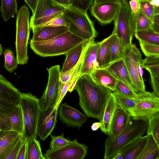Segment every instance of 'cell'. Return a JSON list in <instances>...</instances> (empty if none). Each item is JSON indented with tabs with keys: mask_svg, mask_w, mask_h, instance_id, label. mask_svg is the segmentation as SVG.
I'll use <instances>...</instances> for the list:
<instances>
[{
	"mask_svg": "<svg viewBox=\"0 0 159 159\" xmlns=\"http://www.w3.org/2000/svg\"><path fill=\"white\" fill-rule=\"evenodd\" d=\"M74 90L78 93L79 104L86 116L99 120L112 91L96 82L90 75L87 74L79 77Z\"/></svg>",
	"mask_w": 159,
	"mask_h": 159,
	"instance_id": "6da1fadb",
	"label": "cell"
},
{
	"mask_svg": "<svg viewBox=\"0 0 159 159\" xmlns=\"http://www.w3.org/2000/svg\"><path fill=\"white\" fill-rule=\"evenodd\" d=\"M87 41L69 30L49 40H30L29 43L30 48L36 54L46 57L65 55L74 48Z\"/></svg>",
	"mask_w": 159,
	"mask_h": 159,
	"instance_id": "7a4b0ae2",
	"label": "cell"
},
{
	"mask_svg": "<svg viewBox=\"0 0 159 159\" xmlns=\"http://www.w3.org/2000/svg\"><path fill=\"white\" fill-rule=\"evenodd\" d=\"M147 120L130 117L125 129L113 139L108 136L105 141L104 159H112L123 147L136 138L142 136L146 132Z\"/></svg>",
	"mask_w": 159,
	"mask_h": 159,
	"instance_id": "3957f363",
	"label": "cell"
},
{
	"mask_svg": "<svg viewBox=\"0 0 159 159\" xmlns=\"http://www.w3.org/2000/svg\"><path fill=\"white\" fill-rule=\"evenodd\" d=\"M63 14L66 26L73 34L86 40L97 36L98 33L87 12L65 7Z\"/></svg>",
	"mask_w": 159,
	"mask_h": 159,
	"instance_id": "277c9868",
	"label": "cell"
},
{
	"mask_svg": "<svg viewBox=\"0 0 159 159\" xmlns=\"http://www.w3.org/2000/svg\"><path fill=\"white\" fill-rule=\"evenodd\" d=\"M19 104L23 118V136L26 139L36 138L38 121L41 110L39 99L31 93L20 92Z\"/></svg>",
	"mask_w": 159,
	"mask_h": 159,
	"instance_id": "5b68a950",
	"label": "cell"
},
{
	"mask_svg": "<svg viewBox=\"0 0 159 159\" xmlns=\"http://www.w3.org/2000/svg\"><path fill=\"white\" fill-rule=\"evenodd\" d=\"M16 18L15 42L16 59L18 64L28 63V44L30 30L29 22L30 11L24 5L18 11Z\"/></svg>",
	"mask_w": 159,
	"mask_h": 159,
	"instance_id": "8992f818",
	"label": "cell"
},
{
	"mask_svg": "<svg viewBox=\"0 0 159 159\" xmlns=\"http://www.w3.org/2000/svg\"><path fill=\"white\" fill-rule=\"evenodd\" d=\"M131 12L127 1L120 3V7L114 20L113 32L119 39L122 46L127 48L132 43L134 33L131 23Z\"/></svg>",
	"mask_w": 159,
	"mask_h": 159,
	"instance_id": "52a82bcc",
	"label": "cell"
},
{
	"mask_svg": "<svg viewBox=\"0 0 159 159\" xmlns=\"http://www.w3.org/2000/svg\"><path fill=\"white\" fill-rule=\"evenodd\" d=\"M65 8L53 0H38L30 19V29L43 25L54 19L63 14Z\"/></svg>",
	"mask_w": 159,
	"mask_h": 159,
	"instance_id": "ba28073f",
	"label": "cell"
},
{
	"mask_svg": "<svg viewBox=\"0 0 159 159\" xmlns=\"http://www.w3.org/2000/svg\"><path fill=\"white\" fill-rule=\"evenodd\" d=\"M47 70L48 73L46 87L40 99L39 104L41 110L55 107L59 98L63 83L60 79V67L59 65L53 66Z\"/></svg>",
	"mask_w": 159,
	"mask_h": 159,
	"instance_id": "9c48e42d",
	"label": "cell"
},
{
	"mask_svg": "<svg viewBox=\"0 0 159 159\" xmlns=\"http://www.w3.org/2000/svg\"><path fill=\"white\" fill-rule=\"evenodd\" d=\"M135 107L128 111L130 117L147 120L159 111V98L153 92L139 94L134 98Z\"/></svg>",
	"mask_w": 159,
	"mask_h": 159,
	"instance_id": "30bf717a",
	"label": "cell"
},
{
	"mask_svg": "<svg viewBox=\"0 0 159 159\" xmlns=\"http://www.w3.org/2000/svg\"><path fill=\"white\" fill-rule=\"evenodd\" d=\"M88 148L86 145L75 139L62 147L48 149L43 155L47 159H83L87 154Z\"/></svg>",
	"mask_w": 159,
	"mask_h": 159,
	"instance_id": "8fae6325",
	"label": "cell"
},
{
	"mask_svg": "<svg viewBox=\"0 0 159 159\" xmlns=\"http://www.w3.org/2000/svg\"><path fill=\"white\" fill-rule=\"evenodd\" d=\"M122 58L127 66L134 87V92L138 94L145 92V85L141 82L138 71L137 64L138 62L142 59V54L135 44L132 43L126 49Z\"/></svg>",
	"mask_w": 159,
	"mask_h": 159,
	"instance_id": "7c38bea8",
	"label": "cell"
},
{
	"mask_svg": "<svg viewBox=\"0 0 159 159\" xmlns=\"http://www.w3.org/2000/svg\"><path fill=\"white\" fill-rule=\"evenodd\" d=\"M58 110L55 107L41 110L37 126V136L40 140H45L53 130L57 123Z\"/></svg>",
	"mask_w": 159,
	"mask_h": 159,
	"instance_id": "4fadbf2b",
	"label": "cell"
},
{
	"mask_svg": "<svg viewBox=\"0 0 159 159\" xmlns=\"http://www.w3.org/2000/svg\"><path fill=\"white\" fill-rule=\"evenodd\" d=\"M120 7V3L105 2L93 4L90 11L100 25H105L114 20Z\"/></svg>",
	"mask_w": 159,
	"mask_h": 159,
	"instance_id": "5bb4252c",
	"label": "cell"
},
{
	"mask_svg": "<svg viewBox=\"0 0 159 159\" xmlns=\"http://www.w3.org/2000/svg\"><path fill=\"white\" fill-rule=\"evenodd\" d=\"M59 107V119L68 126L80 129L87 121L85 115L66 103L61 104Z\"/></svg>",
	"mask_w": 159,
	"mask_h": 159,
	"instance_id": "9a60e30c",
	"label": "cell"
},
{
	"mask_svg": "<svg viewBox=\"0 0 159 159\" xmlns=\"http://www.w3.org/2000/svg\"><path fill=\"white\" fill-rule=\"evenodd\" d=\"M102 42L94 41L86 50L79 70V77L84 74L90 75L93 69L97 68L96 61L98 53Z\"/></svg>",
	"mask_w": 159,
	"mask_h": 159,
	"instance_id": "2e32d148",
	"label": "cell"
},
{
	"mask_svg": "<svg viewBox=\"0 0 159 159\" xmlns=\"http://www.w3.org/2000/svg\"><path fill=\"white\" fill-rule=\"evenodd\" d=\"M32 30L33 35L30 40L33 41L49 40L69 30L68 28L66 26H40Z\"/></svg>",
	"mask_w": 159,
	"mask_h": 159,
	"instance_id": "e0dca14e",
	"label": "cell"
},
{
	"mask_svg": "<svg viewBox=\"0 0 159 159\" xmlns=\"http://www.w3.org/2000/svg\"><path fill=\"white\" fill-rule=\"evenodd\" d=\"M130 118L127 111L118 106L112 119L108 136L112 139L120 134L126 127Z\"/></svg>",
	"mask_w": 159,
	"mask_h": 159,
	"instance_id": "ac0fdd59",
	"label": "cell"
},
{
	"mask_svg": "<svg viewBox=\"0 0 159 159\" xmlns=\"http://www.w3.org/2000/svg\"><path fill=\"white\" fill-rule=\"evenodd\" d=\"M104 68L110 72L117 80L125 83L134 92V87L127 66L122 58Z\"/></svg>",
	"mask_w": 159,
	"mask_h": 159,
	"instance_id": "d6986e66",
	"label": "cell"
},
{
	"mask_svg": "<svg viewBox=\"0 0 159 159\" xmlns=\"http://www.w3.org/2000/svg\"><path fill=\"white\" fill-rule=\"evenodd\" d=\"M20 93L17 88L0 74V101L19 105Z\"/></svg>",
	"mask_w": 159,
	"mask_h": 159,
	"instance_id": "ffe728a7",
	"label": "cell"
},
{
	"mask_svg": "<svg viewBox=\"0 0 159 159\" xmlns=\"http://www.w3.org/2000/svg\"><path fill=\"white\" fill-rule=\"evenodd\" d=\"M94 40V39L88 40L71 50L66 56L61 72H64L73 68L77 64L89 46Z\"/></svg>",
	"mask_w": 159,
	"mask_h": 159,
	"instance_id": "44dd1931",
	"label": "cell"
},
{
	"mask_svg": "<svg viewBox=\"0 0 159 159\" xmlns=\"http://www.w3.org/2000/svg\"><path fill=\"white\" fill-rule=\"evenodd\" d=\"M147 138V135L139 137L123 147L119 152L123 156V159H137L142 152Z\"/></svg>",
	"mask_w": 159,
	"mask_h": 159,
	"instance_id": "7402d4cb",
	"label": "cell"
},
{
	"mask_svg": "<svg viewBox=\"0 0 159 159\" xmlns=\"http://www.w3.org/2000/svg\"><path fill=\"white\" fill-rule=\"evenodd\" d=\"M118 106L112 92L110 94L103 111L102 115L99 120L101 125V132L106 135L109 134L111 123L116 108Z\"/></svg>",
	"mask_w": 159,
	"mask_h": 159,
	"instance_id": "603a6c76",
	"label": "cell"
},
{
	"mask_svg": "<svg viewBox=\"0 0 159 159\" xmlns=\"http://www.w3.org/2000/svg\"><path fill=\"white\" fill-rule=\"evenodd\" d=\"M90 75L96 82L114 91L117 80L105 68L94 69Z\"/></svg>",
	"mask_w": 159,
	"mask_h": 159,
	"instance_id": "cb8c5ba5",
	"label": "cell"
},
{
	"mask_svg": "<svg viewBox=\"0 0 159 159\" xmlns=\"http://www.w3.org/2000/svg\"><path fill=\"white\" fill-rule=\"evenodd\" d=\"M115 35L114 33L112 32L109 37L102 40L98 53L96 61L97 68H104L109 64L110 50Z\"/></svg>",
	"mask_w": 159,
	"mask_h": 159,
	"instance_id": "d4e9b609",
	"label": "cell"
},
{
	"mask_svg": "<svg viewBox=\"0 0 159 159\" xmlns=\"http://www.w3.org/2000/svg\"><path fill=\"white\" fill-rule=\"evenodd\" d=\"M8 120L11 130L15 131L23 136L24 125L22 112L20 104L17 105L15 110L11 113L0 115Z\"/></svg>",
	"mask_w": 159,
	"mask_h": 159,
	"instance_id": "484cf974",
	"label": "cell"
},
{
	"mask_svg": "<svg viewBox=\"0 0 159 159\" xmlns=\"http://www.w3.org/2000/svg\"><path fill=\"white\" fill-rule=\"evenodd\" d=\"M147 136L146 144L137 159H159V146L152 135Z\"/></svg>",
	"mask_w": 159,
	"mask_h": 159,
	"instance_id": "4316f807",
	"label": "cell"
},
{
	"mask_svg": "<svg viewBox=\"0 0 159 159\" xmlns=\"http://www.w3.org/2000/svg\"><path fill=\"white\" fill-rule=\"evenodd\" d=\"M131 23L134 34L138 31L150 30L151 21L140 8L136 13H131Z\"/></svg>",
	"mask_w": 159,
	"mask_h": 159,
	"instance_id": "83f0119b",
	"label": "cell"
},
{
	"mask_svg": "<svg viewBox=\"0 0 159 159\" xmlns=\"http://www.w3.org/2000/svg\"><path fill=\"white\" fill-rule=\"evenodd\" d=\"M17 9L16 0H1L0 11L4 21H8L14 17L17 13Z\"/></svg>",
	"mask_w": 159,
	"mask_h": 159,
	"instance_id": "f1b7e54d",
	"label": "cell"
},
{
	"mask_svg": "<svg viewBox=\"0 0 159 159\" xmlns=\"http://www.w3.org/2000/svg\"><path fill=\"white\" fill-rule=\"evenodd\" d=\"M26 139V159H46L42 153L39 141L35 138Z\"/></svg>",
	"mask_w": 159,
	"mask_h": 159,
	"instance_id": "f546056e",
	"label": "cell"
},
{
	"mask_svg": "<svg viewBox=\"0 0 159 159\" xmlns=\"http://www.w3.org/2000/svg\"><path fill=\"white\" fill-rule=\"evenodd\" d=\"M126 49L122 46L119 39L115 34L110 50L109 64L122 58L125 54Z\"/></svg>",
	"mask_w": 159,
	"mask_h": 159,
	"instance_id": "4dcf8cb0",
	"label": "cell"
},
{
	"mask_svg": "<svg viewBox=\"0 0 159 159\" xmlns=\"http://www.w3.org/2000/svg\"><path fill=\"white\" fill-rule=\"evenodd\" d=\"M134 35L139 41L159 45V34L151 30L138 31Z\"/></svg>",
	"mask_w": 159,
	"mask_h": 159,
	"instance_id": "1f68e13d",
	"label": "cell"
},
{
	"mask_svg": "<svg viewBox=\"0 0 159 159\" xmlns=\"http://www.w3.org/2000/svg\"><path fill=\"white\" fill-rule=\"evenodd\" d=\"M147 121V135H152L159 146V111L149 118Z\"/></svg>",
	"mask_w": 159,
	"mask_h": 159,
	"instance_id": "d6a6232c",
	"label": "cell"
},
{
	"mask_svg": "<svg viewBox=\"0 0 159 159\" xmlns=\"http://www.w3.org/2000/svg\"><path fill=\"white\" fill-rule=\"evenodd\" d=\"M142 65L150 74L159 75V57H146L142 59Z\"/></svg>",
	"mask_w": 159,
	"mask_h": 159,
	"instance_id": "836d02e7",
	"label": "cell"
},
{
	"mask_svg": "<svg viewBox=\"0 0 159 159\" xmlns=\"http://www.w3.org/2000/svg\"><path fill=\"white\" fill-rule=\"evenodd\" d=\"M118 106L127 111L133 109L135 106L134 98L112 92Z\"/></svg>",
	"mask_w": 159,
	"mask_h": 159,
	"instance_id": "e575fe53",
	"label": "cell"
},
{
	"mask_svg": "<svg viewBox=\"0 0 159 159\" xmlns=\"http://www.w3.org/2000/svg\"><path fill=\"white\" fill-rule=\"evenodd\" d=\"M4 58V67L9 73L13 72L17 68L18 63L13 52L6 48L3 52Z\"/></svg>",
	"mask_w": 159,
	"mask_h": 159,
	"instance_id": "d590c367",
	"label": "cell"
},
{
	"mask_svg": "<svg viewBox=\"0 0 159 159\" xmlns=\"http://www.w3.org/2000/svg\"><path fill=\"white\" fill-rule=\"evenodd\" d=\"M20 135H21L12 130H1L0 131V148L9 144Z\"/></svg>",
	"mask_w": 159,
	"mask_h": 159,
	"instance_id": "8d00e7d4",
	"label": "cell"
},
{
	"mask_svg": "<svg viewBox=\"0 0 159 159\" xmlns=\"http://www.w3.org/2000/svg\"><path fill=\"white\" fill-rule=\"evenodd\" d=\"M113 92L133 98L137 97L139 94L135 92L127 84L118 80H117L114 90Z\"/></svg>",
	"mask_w": 159,
	"mask_h": 159,
	"instance_id": "74e56055",
	"label": "cell"
},
{
	"mask_svg": "<svg viewBox=\"0 0 159 159\" xmlns=\"http://www.w3.org/2000/svg\"><path fill=\"white\" fill-rule=\"evenodd\" d=\"M140 8L143 13L151 21L154 15L159 13V9L151 4L149 0H139Z\"/></svg>",
	"mask_w": 159,
	"mask_h": 159,
	"instance_id": "f35d334b",
	"label": "cell"
},
{
	"mask_svg": "<svg viewBox=\"0 0 159 159\" xmlns=\"http://www.w3.org/2000/svg\"><path fill=\"white\" fill-rule=\"evenodd\" d=\"M141 50L146 57H159V45L139 41Z\"/></svg>",
	"mask_w": 159,
	"mask_h": 159,
	"instance_id": "ab89813d",
	"label": "cell"
},
{
	"mask_svg": "<svg viewBox=\"0 0 159 159\" xmlns=\"http://www.w3.org/2000/svg\"><path fill=\"white\" fill-rule=\"evenodd\" d=\"M51 140L50 148L55 149L61 148L71 143L72 141L64 137V134L58 136L50 135Z\"/></svg>",
	"mask_w": 159,
	"mask_h": 159,
	"instance_id": "60d3db41",
	"label": "cell"
},
{
	"mask_svg": "<svg viewBox=\"0 0 159 159\" xmlns=\"http://www.w3.org/2000/svg\"><path fill=\"white\" fill-rule=\"evenodd\" d=\"M93 0H71L70 7L87 12Z\"/></svg>",
	"mask_w": 159,
	"mask_h": 159,
	"instance_id": "b9f144b4",
	"label": "cell"
},
{
	"mask_svg": "<svg viewBox=\"0 0 159 159\" xmlns=\"http://www.w3.org/2000/svg\"><path fill=\"white\" fill-rule=\"evenodd\" d=\"M23 135H20L8 145L0 148V159H6Z\"/></svg>",
	"mask_w": 159,
	"mask_h": 159,
	"instance_id": "7bdbcfd3",
	"label": "cell"
},
{
	"mask_svg": "<svg viewBox=\"0 0 159 159\" xmlns=\"http://www.w3.org/2000/svg\"><path fill=\"white\" fill-rule=\"evenodd\" d=\"M17 105L0 101V115H7L11 113Z\"/></svg>",
	"mask_w": 159,
	"mask_h": 159,
	"instance_id": "ee69618b",
	"label": "cell"
},
{
	"mask_svg": "<svg viewBox=\"0 0 159 159\" xmlns=\"http://www.w3.org/2000/svg\"><path fill=\"white\" fill-rule=\"evenodd\" d=\"M26 138L23 136L20 138L11 152L6 159H16L20 150Z\"/></svg>",
	"mask_w": 159,
	"mask_h": 159,
	"instance_id": "f6af8a7d",
	"label": "cell"
},
{
	"mask_svg": "<svg viewBox=\"0 0 159 159\" xmlns=\"http://www.w3.org/2000/svg\"><path fill=\"white\" fill-rule=\"evenodd\" d=\"M153 92L159 98V75L150 74Z\"/></svg>",
	"mask_w": 159,
	"mask_h": 159,
	"instance_id": "bcb514c9",
	"label": "cell"
},
{
	"mask_svg": "<svg viewBox=\"0 0 159 159\" xmlns=\"http://www.w3.org/2000/svg\"><path fill=\"white\" fill-rule=\"evenodd\" d=\"M63 14L42 26H66V23L63 17Z\"/></svg>",
	"mask_w": 159,
	"mask_h": 159,
	"instance_id": "7dc6e473",
	"label": "cell"
},
{
	"mask_svg": "<svg viewBox=\"0 0 159 159\" xmlns=\"http://www.w3.org/2000/svg\"><path fill=\"white\" fill-rule=\"evenodd\" d=\"M70 84V82L64 83H63L61 88L58 100L56 107V108H58L62 100L67 92L68 91Z\"/></svg>",
	"mask_w": 159,
	"mask_h": 159,
	"instance_id": "c3c4849f",
	"label": "cell"
},
{
	"mask_svg": "<svg viewBox=\"0 0 159 159\" xmlns=\"http://www.w3.org/2000/svg\"><path fill=\"white\" fill-rule=\"evenodd\" d=\"M150 30L159 34V13L155 14L151 20Z\"/></svg>",
	"mask_w": 159,
	"mask_h": 159,
	"instance_id": "681fc988",
	"label": "cell"
},
{
	"mask_svg": "<svg viewBox=\"0 0 159 159\" xmlns=\"http://www.w3.org/2000/svg\"><path fill=\"white\" fill-rule=\"evenodd\" d=\"M74 67L64 72H60V79L62 83H66L70 82L73 73Z\"/></svg>",
	"mask_w": 159,
	"mask_h": 159,
	"instance_id": "f907efd6",
	"label": "cell"
},
{
	"mask_svg": "<svg viewBox=\"0 0 159 159\" xmlns=\"http://www.w3.org/2000/svg\"><path fill=\"white\" fill-rule=\"evenodd\" d=\"M129 6L131 13L135 14L140 9V4L139 0H130Z\"/></svg>",
	"mask_w": 159,
	"mask_h": 159,
	"instance_id": "816d5d0a",
	"label": "cell"
},
{
	"mask_svg": "<svg viewBox=\"0 0 159 159\" xmlns=\"http://www.w3.org/2000/svg\"><path fill=\"white\" fill-rule=\"evenodd\" d=\"M27 139L25 140L18 154L16 159H26L27 151Z\"/></svg>",
	"mask_w": 159,
	"mask_h": 159,
	"instance_id": "f5cc1de1",
	"label": "cell"
},
{
	"mask_svg": "<svg viewBox=\"0 0 159 159\" xmlns=\"http://www.w3.org/2000/svg\"><path fill=\"white\" fill-rule=\"evenodd\" d=\"M0 129L1 130H11L9 122L0 115Z\"/></svg>",
	"mask_w": 159,
	"mask_h": 159,
	"instance_id": "db71d44e",
	"label": "cell"
},
{
	"mask_svg": "<svg viewBox=\"0 0 159 159\" xmlns=\"http://www.w3.org/2000/svg\"><path fill=\"white\" fill-rule=\"evenodd\" d=\"M142 59L139 61L138 63L137 68L138 75L140 79V80L142 83L145 85L144 82L143 78V71L142 66Z\"/></svg>",
	"mask_w": 159,
	"mask_h": 159,
	"instance_id": "11a10c76",
	"label": "cell"
},
{
	"mask_svg": "<svg viewBox=\"0 0 159 159\" xmlns=\"http://www.w3.org/2000/svg\"><path fill=\"white\" fill-rule=\"evenodd\" d=\"M24 1L33 13L34 11L38 0H24Z\"/></svg>",
	"mask_w": 159,
	"mask_h": 159,
	"instance_id": "9f6ffc18",
	"label": "cell"
},
{
	"mask_svg": "<svg viewBox=\"0 0 159 159\" xmlns=\"http://www.w3.org/2000/svg\"><path fill=\"white\" fill-rule=\"evenodd\" d=\"M57 3L66 7H70L71 0H53Z\"/></svg>",
	"mask_w": 159,
	"mask_h": 159,
	"instance_id": "6f0895ef",
	"label": "cell"
},
{
	"mask_svg": "<svg viewBox=\"0 0 159 159\" xmlns=\"http://www.w3.org/2000/svg\"><path fill=\"white\" fill-rule=\"evenodd\" d=\"M127 0H94L93 4H96L105 2H113L120 3L122 1H127Z\"/></svg>",
	"mask_w": 159,
	"mask_h": 159,
	"instance_id": "680465c9",
	"label": "cell"
},
{
	"mask_svg": "<svg viewBox=\"0 0 159 159\" xmlns=\"http://www.w3.org/2000/svg\"><path fill=\"white\" fill-rule=\"evenodd\" d=\"M101 125V123L100 122H95L92 125L91 129L93 131H96L100 128Z\"/></svg>",
	"mask_w": 159,
	"mask_h": 159,
	"instance_id": "91938a15",
	"label": "cell"
},
{
	"mask_svg": "<svg viewBox=\"0 0 159 159\" xmlns=\"http://www.w3.org/2000/svg\"><path fill=\"white\" fill-rule=\"evenodd\" d=\"M150 3L156 8L159 9V0H149Z\"/></svg>",
	"mask_w": 159,
	"mask_h": 159,
	"instance_id": "94428289",
	"label": "cell"
},
{
	"mask_svg": "<svg viewBox=\"0 0 159 159\" xmlns=\"http://www.w3.org/2000/svg\"><path fill=\"white\" fill-rule=\"evenodd\" d=\"M112 159H123V157L120 153L118 152L114 156Z\"/></svg>",
	"mask_w": 159,
	"mask_h": 159,
	"instance_id": "6125c7cd",
	"label": "cell"
},
{
	"mask_svg": "<svg viewBox=\"0 0 159 159\" xmlns=\"http://www.w3.org/2000/svg\"><path fill=\"white\" fill-rule=\"evenodd\" d=\"M3 52V48L2 47L0 43V56L2 54Z\"/></svg>",
	"mask_w": 159,
	"mask_h": 159,
	"instance_id": "be15d7a7",
	"label": "cell"
},
{
	"mask_svg": "<svg viewBox=\"0 0 159 159\" xmlns=\"http://www.w3.org/2000/svg\"><path fill=\"white\" fill-rule=\"evenodd\" d=\"M1 130L0 129V131Z\"/></svg>",
	"mask_w": 159,
	"mask_h": 159,
	"instance_id": "e7e4bbea",
	"label": "cell"
}]
</instances>
